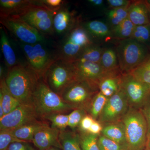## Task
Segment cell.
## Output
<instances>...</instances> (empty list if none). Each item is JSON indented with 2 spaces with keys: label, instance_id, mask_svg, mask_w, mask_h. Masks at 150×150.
I'll list each match as a JSON object with an SVG mask.
<instances>
[{
  "label": "cell",
  "instance_id": "cell-1",
  "mask_svg": "<svg viewBox=\"0 0 150 150\" xmlns=\"http://www.w3.org/2000/svg\"><path fill=\"white\" fill-rule=\"evenodd\" d=\"M39 78L28 66L18 64L9 69L5 78L11 93L22 104H32Z\"/></svg>",
  "mask_w": 150,
  "mask_h": 150
},
{
  "label": "cell",
  "instance_id": "cell-2",
  "mask_svg": "<svg viewBox=\"0 0 150 150\" xmlns=\"http://www.w3.org/2000/svg\"><path fill=\"white\" fill-rule=\"evenodd\" d=\"M32 104L38 118L43 119L54 113H62L74 110L60 95L49 88L44 81L40 79L33 94Z\"/></svg>",
  "mask_w": 150,
  "mask_h": 150
},
{
  "label": "cell",
  "instance_id": "cell-3",
  "mask_svg": "<svg viewBox=\"0 0 150 150\" xmlns=\"http://www.w3.org/2000/svg\"><path fill=\"white\" fill-rule=\"evenodd\" d=\"M93 43L88 33L78 23L65 35L55 59L74 63L84 50Z\"/></svg>",
  "mask_w": 150,
  "mask_h": 150
},
{
  "label": "cell",
  "instance_id": "cell-4",
  "mask_svg": "<svg viewBox=\"0 0 150 150\" xmlns=\"http://www.w3.org/2000/svg\"><path fill=\"white\" fill-rule=\"evenodd\" d=\"M126 132L129 150H144L147 143V126L140 109L129 108L121 120Z\"/></svg>",
  "mask_w": 150,
  "mask_h": 150
},
{
  "label": "cell",
  "instance_id": "cell-5",
  "mask_svg": "<svg viewBox=\"0 0 150 150\" xmlns=\"http://www.w3.org/2000/svg\"><path fill=\"white\" fill-rule=\"evenodd\" d=\"M115 51L122 74L134 69L149 54L146 45L131 38L118 41Z\"/></svg>",
  "mask_w": 150,
  "mask_h": 150
},
{
  "label": "cell",
  "instance_id": "cell-6",
  "mask_svg": "<svg viewBox=\"0 0 150 150\" xmlns=\"http://www.w3.org/2000/svg\"><path fill=\"white\" fill-rule=\"evenodd\" d=\"M43 78L49 88L60 96L67 87L77 81L73 63L55 59Z\"/></svg>",
  "mask_w": 150,
  "mask_h": 150
},
{
  "label": "cell",
  "instance_id": "cell-7",
  "mask_svg": "<svg viewBox=\"0 0 150 150\" xmlns=\"http://www.w3.org/2000/svg\"><path fill=\"white\" fill-rule=\"evenodd\" d=\"M99 89L87 82L76 81L62 93L61 96L65 102L74 109H88L93 97Z\"/></svg>",
  "mask_w": 150,
  "mask_h": 150
},
{
  "label": "cell",
  "instance_id": "cell-8",
  "mask_svg": "<svg viewBox=\"0 0 150 150\" xmlns=\"http://www.w3.org/2000/svg\"><path fill=\"white\" fill-rule=\"evenodd\" d=\"M0 22L21 43L33 45L45 41L40 32L19 17H1Z\"/></svg>",
  "mask_w": 150,
  "mask_h": 150
},
{
  "label": "cell",
  "instance_id": "cell-9",
  "mask_svg": "<svg viewBox=\"0 0 150 150\" xmlns=\"http://www.w3.org/2000/svg\"><path fill=\"white\" fill-rule=\"evenodd\" d=\"M121 89L126 96L129 107L140 109L150 96V86L137 80L130 74H122Z\"/></svg>",
  "mask_w": 150,
  "mask_h": 150
},
{
  "label": "cell",
  "instance_id": "cell-10",
  "mask_svg": "<svg viewBox=\"0 0 150 150\" xmlns=\"http://www.w3.org/2000/svg\"><path fill=\"white\" fill-rule=\"evenodd\" d=\"M21 46L28 67L39 79L43 78L55 59H52L42 43L31 45L21 43Z\"/></svg>",
  "mask_w": 150,
  "mask_h": 150
},
{
  "label": "cell",
  "instance_id": "cell-11",
  "mask_svg": "<svg viewBox=\"0 0 150 150\" xmlns=\"http://www.w3.org/2000/svg\"><path fill=\"white\" fill-rule=\"evenodd\" d=\"M129 108L126 96L120 88L108 98L98 121L102 125L119 122L126 115Z\"/></svg>",
  "mask_w": 150,
  "mask_h": 150
},
{
  "label": "cell",
  "instance_id": "cell-12",
  "mask_svg": "<svg viewBox=\"0 0 150 150\" xmlns=\"http://www.w3.org/2000/svg\"><path fill=\"white\" fill-rule=\"evenodd\" d=\"M55 13L54 11L35 5L19 17L40 33L50 34L54 32L53 20Z\"/></svg>",
  "mask_w": 150,
  "mask_h": 150
},
{
  "label": "cell",
  "instance_id": "cell-13",
  "mask_svg": "<svg viewBox=\"0 0 150 150\" xmlns=\"http://www.w3.org/2000/svg\"><path fill=\"white\" fill-rule=\"evenodd\" d=\"M37 118L38 116L33 105L21 104L0 118V130H13L37 120Z\"/></svg>",
  "mask_w": 150,
  "mask_h": 150
},
{
  "label": "cell",
  "instance_id": "cell-14",
  "mask_svg": "<svg viewBox=\"0 0 150 150\" xmlns=\"http://www.w3.org/2000/svg\"><path fill=\"white\" fill-rule=\"evenodd\" d=\"M73 64L78 81L87 82L98 88L100 82L109 74L105 72L99 64L85 61L75 62Z\"/></svg>",
  "mask_w": 150,
  "mask_h": 150
},
{
  "label": "cell",
  "instance_id": "cell-15",
  "mask_svg": "<svg viewBox=\"0 0 150 150\" xmlns=\"http://www.w3.org/2000/svg\"><path fill=\"white\" fill-rule=\"evenodd\" d=\"M60 132V130L47 124L35 133L33 143L39 150H45L54 147L61 149L59 140Z\"/></svg>",
  "mask_w": 150,
  "mask_h": 150
},
{
  "label": "cell",
  "instance_id": "cell-16",
  "mask_svg": "<svg viewBox=\"0 0 150 150\" xmlns=\"http://www.w3.org/2000/svg\"><path fill=\"white\" fill-rule=\"evenodd\" d=\"M78 23L73 12L68 9L62 7L56 12L54 16V32L58 35H66Z\"/></svg>",
  "mask_w": 150,
  "mask_h": 150
},
{
  "label": "cell",
  "instance_id": "cell-17",
  "mask_svg": "<svg viewBox=\"0 0 150 150\" xmlns=\"http://www.w3.org/2000/svg\"><path fill=\"white\" fill-rule=\"evenodd\" d=\"M34 5V1L1 0V17L21 16Z\"/></svg>",
  "mask_w": 150,
  "mask_h": 150
},
{
  "label": "cell",
  "instance_id": "cell-18",
  "mask_svg": "<svg viewBox=\"0 0 150 150\" xmlns=\"http://www.w3.org/2000/svg\"><path fill=\"white\" fill-rule=\"evenodd\" d=\"M128 18L135 26L150 24L149 14L145 1L132 2L128 10Z\"/></svg>",
  "mask_w": 150,
  "mask_h": 150
},
{
  "label": "cell",
  "instance_id": "cell-19",
  "mask_svg": "<svg viewBox=\"0 0 150 150\" xmlns=\"http://www.w3.org/2000/svg\"><path fill=\"white\" fill-rule=\"evenodd\" d=\"M12 95L6 84L5 78L0 83V118L21 105Z\"/></svg>",
  "mask_w": 150,
  "mask_h": 150
},
{
  "label": "cell",
  "instance_id": "cell-20",
  "mask_svg": "<svg viewBox=\"0 0 150 150\" xmlns=\"http://www.w3.org/2000/svg\"><path fill=\"white\" fill-rule=\"evenodd\" d=\"M100 134L128 149L125 128L122 121L103 125Z\"/></svg>",
  "mask_w": 150,
  "mask_h": 150
},
{
  "label": "cell",
  "instance_id": "cell-21",
  "mask_svg": "<svg viewBox=\"0 0 150 150\" xmlns=\"http://www.w3.org/2000/svg\"><path fill=\"white\" fill-rule=\"evenodd\" d=\"M121 71L108 74L100 82L99 91L107 98L116 93L121 88Z\"/></svg>",
  "mask_w": 150,
  "mask_h": 150
},
{
  "label": "cell",
  "instance_id": "cell-22",
  "mask_svg": "<svg viewBox=\"0 0 150 150\" xmlns=\"http://www.w3.org/2000/svg\"><path fill=\"white\" fill-rule=\"evenodd\" d=\"M46 125V123L35 120L11 130V132L13 136L19 140L32 142L35 133Z\"/></svg>",
  "mask_w": 150,
  "mask_h": 150
},
{
  "label": "cell",
  "instance_id": "cell-23",
  "mask_svg": "<svg viewBox=\"0 0 150 150\" xmlns=\"http://www.w3.org/2000/svg\"><path fill=\"white\" fill-rule=\"evenodd\" d=\"M82 25L92 38L103 39L112 37L111 28L104 22L91 21L85 23Z\"/></svg>",
  "mask_w": 150,
  "mask_h": 150
},
{
  "label": "cell",
  "instance_id": "cell-24",
  "mask_svg": "<svg viewBox=\"0 0 150 150\" xmlns=\"http://www.w3.org/2000/svg\"><path fill=\"white\" fill-rule=\"evenodd\" d=\"M59 140L62 150H82L79 135L75 131H60Z\"/></svg>",
  "mask_w": 150,
  "mask_h": 150
},
{
  "label": "cell",
  "instance_id": "cell-25",
  "mask_svg": "<svg viewBox=\"0 0 150 150\" xmlns=\"http://www.w3.org/2000/svg\"><path fill=\"white\" fill-rule=\"evenodd\" d=\"M1 46L6 66L8 69L17 65L15 53L11 46L6 33L2 28H1Z\"/></svg>",
  "mask_w": 150,
  "mask_h": 150
},
{
  "label": "cell",
  "instance_id": "cell-26",
  "mask_svg": "<svg viewBox=\"0 0 150 150\" xmlns=\"http://www.w3.org/2000/svg\"><path fill=\"white\" fill-rule=\"evenodd\" d=\"M100 64L107 73L121 71L116 51L111 48H104Z\"/></svg>",
  "mask_w": 150,
  "mask_h": 150
},
{
  "label": "cell",
  "instance_id": "cell-27",
  "mask_svg": "<svg viewBox=\"0 0 150 150\" xmlns=\"http://www.w3.org/2000/svg\"><path fill=\"white\" fill-rule=\"evenodd\" d=\"M129 74L142 83L150 86V54L139 66Z\"/></svg>",
  "mask_w": 150,
  "mask_h": 150
},
{
  "label": "cell",
  "instance_id": "cell-28",
  "mask_svg": "<svg viewBox=\"0 0 150 150\" xmlns=\"http://www.w3.org/2000/svg\"><path fill=\"white\" fill-rule=\"evenodd\" d=\"M103 50L104 48L93 43L84 50L76 62L85 61L100 64Z\"/></svg>",
  "mask_w": 150,
  "mask_h": 150
},
{
  "label": "cell",
  "instance_id": "cell-29",
  "mask_svg": "<svg viewBox=\"0 0 150 150\" xmlns=\"http://www.w3.org/2000/svg\"><path fill=\"white\" fill-rule=\"evenodd\" d=\"M108 98L100 91L93 97L88 109L87 112L95 120H98Z\"/></svg>",
  "mask_w": 150,
  "mask_h": 150
},
{
  "label": "cell",
  "instance_id": "cell-30",
  "mask_svg": "<svg viewBox=\"0 0 150 150\" xmlns=\"http://www.w3.org/2000/svg\"><path fill=\"white\" fill-rule=\"evenodd\" d=\"M135 26L128 18L111 28L112 38L120 40L131 38Z\"/></svg>",
  "mask_w": 150,
  "mask_h": 150
},
{
  "label": "cell",
  "instance_id": "cell-31",
  "mask_svg": "<svg viewBox=\"0 0 150 150\" xmlns=\"http://www.w3.org/2000/svg\"><path fill=\"white\" fill-rule=\"evenodd\" d=\"M129 7L124 8L110 9L107 11L106 17L108 22V24L111 28L117 26L128 18Z\"/></svg>",
  "mask_w": 150,
  "mask_h": 150
},
{
  "label": "cell",
  "instance_id": "cell-32",
  "mask_svg": "<svg viewBox=\"0 0 150 150\" xmlns=\"http://www.w3.org/2000/svg\"><path fill=\"white\" fill-rule=\"evenodd\" d=\"M80 143L82 150H100L98 144V135L79 131Z\"/></svg>",
  "mask_w": 150,
  "mask_h": 150
},
{
  "label": "cell",
  "instance_id": "cell-33",
  "mask_svg": "<svg viewBox=\"0 0 150 150\" xmlns=\"http://www.w3.org/2000/svg\"><path fill=\"white\" fill-rule=\"evenodd\" d=\"M146 45L150 42V23L135 26L131 38Z\"/></svg>",
  "mask_w": 150,
  "mask_h": 150
},
{
  "label": "cell",
  "instance_id": "cell-34",
  "mask_svg": "<svg viewBox=\"0 0 150 150\" xmlns=\"http://www.w3.org/2000/svg\"><path fill=\"white\" fill-rule=\"evenodd\" d=\"M43 119L50 121L52 128L60 131L66 130L69 125V114L62 113H54L46 116Z\"/></svg>",
  "mask_w": 150,
  "mask_h": 150
},
{
  "label": "cell",
  "instance_id": "cell-35",
  "mask_svg": "<svg viewBox=\"0 0 150 150\" xmlns=\"http://www.w3.org/2000/svg\"><path fill=\"white\" fill-rule=\"evenodd\" d=\"M98 144L100 150H129L128 148L100 134Z\"/></svg>",
  "mask_w": 150,
  "mask_h": 150
},
{
  "label": "cell",
  "instance_id": "cell-36",
  "mask_svg": "<svg viewBox=\"0 0 150 150\" xmlns=\"http://www.w3.org/2000/svg\"><path fill=\"white\" fill-rule=\"evenodd\" d=\"M87 114L86 110L82 108L74 109L69 114V125L73 131L79 127L83 118Z\"/></svg>",
  "mask_w": 150,
  "mask_h": 150
},
{
  "label": "cell",
  "instance_id": "cell-37",
  "mask_svg": "<svg viewBox=\"0 0 150 150\" xmlns=\"http://www.w3.org/2000/svg\"><path fill=\"white\" fill-rule=\"evenodd\" d=\"M22 141L13 136L11 130H0V150H7L11 144L14 142Z\"/></svg>",
  "mask_w": 150,
  "mask_h": 150
},
{
  "label": "cell",
  "instance_id": "cell-38",
  "mask_svg": "<svg viewBox=\"0 0 150 150\" xmlns=\"http://www.w3.org/2000/svg\"><path fill=\"white\" fill-rule=\"evenodd\" d=\"M63 1L62 0H41L34 1V4L56 12L62 7Z\"/></svg>",
  "mask_w": 150,
  "mask_h": 150
},
{
  "label": "cell",
  "instance_id": "cell-39",
  "mask_svg": "<svg viewBox=\"0 0 150 150\" xmlns=\"http://www.w3.org/2000/svg\"><path fill=\"white\" fill-rule=\"evenodd\" d=\"M144 116L147 126V142L150 139V96L140 109Z\"/></svg>",
  "mask_w": 150,
  "mask_h": 150
},
{
  "label": "cell",
  "instance_id": "cell-40",
  "mask_svg": "<svg viewBox=\"0 0 150 150\" xmlns=\"http://www.w3.org/2000/svg\"><path fill=\"white\" fill-rule=\"evenodd\" d=\"M7 150H37L28 142H18L12 143Z\"/></svg>",
  "mask_w": 150,
  "mask_h": 150
},
{
  "label": "cell",
  "instance_id": "cell-41",
  "mask_svg": "<svg viewBox=\"0 0 150 150\" xmlns=\"http://www.w3.org/2000/svg\"><path fill=\"white\" fill-rule=\"evenodd\" d=\"M106 1L111 9L128 7L132 3V1L128 0H108Z\"/></svg>",
  "mask_w": 150,
  "mask_h": 150
},
{
  "label": "cell",
  "instance_id": "cell-42",
  "mask_svg": "<svg viewBox=\"0 0 150 150\" xmlns=\"http://www.w3.org/2000/svg\"><path fill=\"white\" fill-rule=\"evenodd\" d=\"M94 121V119L90 115L87 114L83 118L80 123L79 126V131L88 132Z\"/></svg>",
  "mask_w": 150,
  "mask_h": 150
},
{
  "label": "cell",
  "instance_id": "cell-43",
  "mask_svg": "<svg viewBox=\"0 0 150 150\" xmlns=\"http://www.w3.org/2000/svg\"><path fill=\"white\" fill-rule=\"evenodd\" d=\"M103 129V125L98 121L95 120L93 123L92 124L90 129H89L88 132L91 134L100 135L101 134Z\"/></svg>",
  "mask_w": 150,
  "mask_h": 150
},
{
  "label": "cell",
  "instance_id": "cell-44",
  "mask_svg": "<svg viewBox=\"0 0 150 150\" xmlns=\"http://www.w3.org/2000/svg\"><path fill=\"white\" fill-rule=\"evenodd\" d=\"M88 2L91 5L96 7H102L104 6V1L103 0H88Z\"/></svg>",
  "mask_w": 150,
  "mask_h": 150
},
{
  "label": "cell",
  "instance_id": "cell-45",
  "mask_svg": "<svg viewBox=\"0 0 150 150\" xmlns=\"http://www.w3.org/2000/svg\"><path fill=\"white\" fill-rule=\"evenodd\" d=\"M4 68L1 65V67H0V76H1V79H4L3 78V74H4Z\"/></svg>",
  "mask_w": 150,
  "mask_h": 150
},
{
  "label": "cell",
  "instance_id": "cell-46",
  "mask_svg": "<svg viewBox=\"0 0 150 150\" xmlns=\"http://www.w3.org/2000/svg\"><path fill=\"white\" fill-rule=\"evenodd\" d=\"M146 4L147 6L148 10H149V17L150 19V0H148V1H145Z\"/></svg>",
  "mask_w": 150,
  "mask_h": 150
},
{
  "label": "cell",
  "instance_id": "cell-47",
  "mask_svg": "<svg viewBox=\"0 0 150 150\" xmlns=\"http://www.w3.org/2000/svg\"><path fill=\"white\" fill-rule=\"evenodd\" d=\"M45 150H62L61 149L59 148L55 147H51L49 148V149H46Z\"/></svg>",
  "mask_w": 150,
  "mask_h": 150
},
{
  "label": "cell",
  "instance_id": "cell-48",
  "mask_svg": "<svg viewBox=\"0 0 150 150\" xmlns=\"http://www.w3.org/2000/svg\"><path fill=\"white\" fill-rule=\"evenodd\" d=\"M146 148H150V139L147 142V143L146 147Z\"/></svg>",
  "mask_w": 150,
  "mask_h": 150
},
{
  "label": "cell",
  "instance_id": "cell-49",
  "mask_svg": "<svg viewBox=\"0 0 150 150\" xmlns=\"http://www.w3.org/2000/svg\"><path fill=\"white\" fill-rule=\"evenodd\" d=\"M146 150H150V148H146Z\"/></svg>",
  "mask_w": 150,
  "mask_h": 150
}]
</instances>
